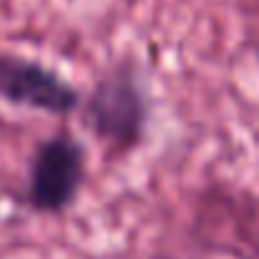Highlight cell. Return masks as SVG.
Instances as JSON below:
<instances>
[{"label": "cell", "mask_w": 259, "mask_h": 259, "mask_svg": "<svg viewBox=\"0 0 259 259\" xmlns=\"http://www.w3.org/2000/svg\"><path fill=\"white\" fill-rule=\"evenodd\" d=\"M78 111L83 128L108 154L134 151L151 118V96L141 66L134 58H121L106 68Z\"/></svg>", "instance_id": "6da1fadb"}, {"label": "cell", "mask_w": 259, "mask_h": 259, "mask_svg": "<svg viewBox=\"0 0 259 259\" xmlns=\"http://www.w3.org/2000/svg\"><path fill=\"white\" fill-rule=\"evenodd\" d=\"M86 181V146L71 131L43 139L28 164L25 204L38 214L68 211Z\"/></svg>", "instance_id": "7a4b0ae2"}, {"label": "cell", "mask_w": 259, "mask_h": 259, "mask_svg": "<svg viewBox=\"0 0 259 259\" xmlns=\"http://www.w3.org/2000/svg\"><path fill=\"white\" fill-rule=\"evenodd\" d=\"M0 101L66 118L83 103L81 91L56 68L18 53H0Z\"/></svg>", "instance_id": "3957f363"}]
</instances>
